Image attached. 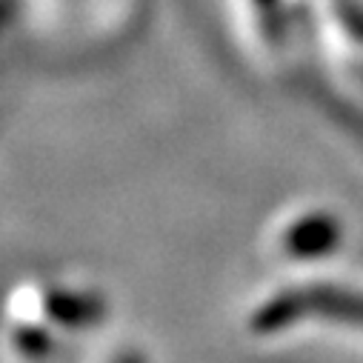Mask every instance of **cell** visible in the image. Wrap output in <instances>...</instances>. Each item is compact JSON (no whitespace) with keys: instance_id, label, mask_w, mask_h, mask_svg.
<instances>
[{"instance_id":"277c9868","label":"cell","mask_w":363,"mask_h":363,"mask_svg":"<svg viewBox=\"0 0 363 363\" xmlns=\"http://www.w3.org/2000/svg\"><path fill=\"white\" fill-rule=\"evenodd\" d=\"M21 346H23L26 352L46 354V352L52 349V337H49V335H43V332H38V329H26V332H23V337H21Z\"/></svg>"},{"instance_id":"5b68a950","label":"cell","mask_w":363,"mask_h":363,"mask_svg":"<svg viewBox=\"0 0 363 363\" xmlns=\"http://www.w3.org/2000/svg\"><path fill=\"white\" fill-rule=\"evenodd\" d=\"M121 363H146L140 354H126V357H121Z\"/></svg>"},{"instance_id":"3957f363","label":"cell","mask_w":363,"mask_h":363,"mask_svg":"<svg viewBox=\"0 0 363 363\" xmlns=\"http://www.w3.org/2000/svg\"><path fill=\"white\" fill-rule=\"evenodd\" d=\"M46 315L66 329H89L104 320L106 303L98 295L77 289H52L46 295Z\"/></svg>"},{"instance_id":"6da1fadb","label":"cell","mask_w":363,"mask_h":363,"mask_svg":"<svg viewBox=\"0 0 363 363\" xmlns=\"http://www.w3.org/2000/svg\"><path fill=\"white\" fill-rule=\"evenodd\" d=\"M306 315H323L332 320L343 323H357L363 326V295L360 292H343V289H329V286H315V289H292L269 298L249 320L252 332L257 335H272L284 332L295 320Z\"/></svg>"},{"instance_id":"7a4b0ae2","label":"cell","mask_w":363,"mask_h":363,"mask_svg":"<svg viewBox=\"0 0 363 363\" xmlns=\"http://www.w3.org/2000/svg\"><path fill=\"white\" fill-rule=\"evenodd\" d=\"M340 243V223L329 212H312L301 220H295L286 232V252L292 257H320L329 255Z\"/></svg>"}]
</instances>
